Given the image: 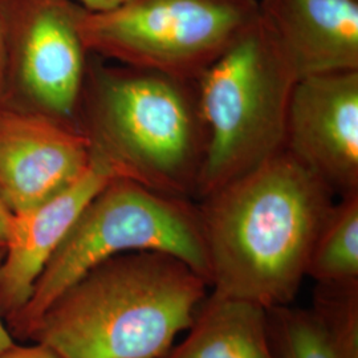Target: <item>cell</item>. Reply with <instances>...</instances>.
<instances>
[{"label":"cell","instance_id":"1","mask_svg":"<svg viewBox=\"0 0 358 358\" xmlns=\"http://www.w3.org/2000/svg\"><path fill=\"white\" fill-rule=\"evenodd\" d=\"M334 196L282 150L198 201L214 292L289 306Z\"/></svg>","mask_w":358,"mask_h":358},{"label":"cell","instance_id":"2","mask_svg":"<svg viewBox=\"0 0 358 358\" xmlns=\"http://www.w3.org/2000/svg\"><path fill=\"white\" fill-rule=\"evenodd\" d=\"M76 122L92 162L115 178L196 201L207 150L196 80L90 53Z\"/></svg>","mask_w":358,"mask_h":358},{"label":"cell","instance_id":"3","mask_svg":"<svg viewBox=\"0 0 358 358\" xmlns=\"http://www.w3.org/2000/svg\"><path fill=\"white\" fill-rule=\"evenodd\" d=\"M208 287L171 254L115 255L59 294L28 340L60 358H165L190 329Z\"/></svg>","mask_w":358,"mask_h":358},{"label":"cell","instance_id":"4","mask_svg":"<svg viewBox=\"0 0 358 358\" xmlns=\"http://www.w3.org/2000/svg\"><path fill=\"white\" fill-rule=\"evenodd\" d=\"M162 251L186 262L211 287L203 220L196 201L112 178L84 207L40 273L26 307L7 322L26 341L52 301L90 268L115 255Z\"/></svg>","mask_w":358,"mask_h":358},{"label":"cell","instance_id":"5","mask_svg":"<svg viewBox=\"0 0 358 358\" xmlns=\"http://www.w3.org/2000/svg\"><path fill=\"white\" fill-rule=\"evenodd\" d=\"M296 81L259 16L198 77L207 150L196 202L284 150Z\"/></svg>","mask_w":358,"mask_h":358},{"label":"cell","instance_id":"6","mask_svg":"<svg viewBox=\"0 0 358 358\" xmlns=\"http://www.w3.org/2000/svg\"><path fill=\"white\" fill-rule=\"evenodd\" d=\"M259 16L257 0H127L106 13L80 8L90 55L198 80Z\"/></svg>","mask_w":358,"mask_h":358},{"label":"cell","instance_id":"7","mask_svg":"<svg viewBox=\"0 0 358 358\" xmlns=\"http://www.w3.org/2000/svg\"><path fill=\"white\" fill-rule=\"evenodd\" d=\"M72 0H0L6 80L0 106L77 129L90 52Z\"/></svg>","mask_w":358,"mask_h":358},{"label":"cell","instance_id":"8","mask_svg":"<svg viewBox=\"0 0 358 358\" xmlns=\"http://www.w3.org/2000/svg\"><path fill=\"white\" fill-rule=\"evenodd\" d=\"M284 150L334 192H358V69L301 77L294 84Z\"/></svg>","mask_w":358,"mask_h":358},{"label":"cell","instance_id":"9","mask_svg":"<svg viewBox=\"0 0 358 358\" xmlns=\"http://www.w3.org/2000/svg\"><path fill=\"white\" fill-rule=\"evenodd\" d=\"M90 165L88 142L76 129L0 106V202L15 217L64 192Z\"/></svg>","mask_w":358,"mask_h":358},{"label":"cell","instance_id":"10","mask_svg":"<svg viewBox=\"0 0 358 358\" xmlns=\"http://www.w3.org/2000/svg\"><path fill=\"white\" fill-rule=\"evenodd\" d=\"M259 20L297 80L358 69V0H257Z\"/></svg>","mask_w":358,"mask_h":358},{"label":"cell","instance_id":"11","mask_svg":"<svg viewBox=\"0 0 358 358\" xmlns=\"http://www.w3.org/2000/svg\"><path fill=\"white\" fill-rule=\"evenodd\" d=\"M115 178L92 162L76 182L24 215H13L11 236L0 264V315L13 319L29 301L36 280L92 198Z\"/></svg>","mask_w":358,"mask_h":358},{"label":"cell","instance_id":"12","mask_svg":"<svg viewBox=\"0 0 358 358\" xmlns=\"http://www.w3.org/2000/svg\"><path fill=\"white\" fill-rule=\"evenodd\" d=\"M186 340L165 358H276L267 308L213 292L198 309Z\"/></svg>","mask_w":358,"mask_h":358},{"label":"cell","instance_id":"13","mask_svg":"<svg viewBox=\"0 0 358 358\" xmlns=\"http://www.w3.org/2000/svg\"><path fill=\"white\" fill-rule=\"evenodd\" d=\"M306 276L317 282H358V192L333 203L310 250Z\"/></svg>","mask_w":358,"mask_h":358},{"label":"cell","instance_id":"14","mask_svg":"<svg viewBox=\"0 0 358 358\" xmlns=\"http://www.w3.org/2000/svg\"><path fill=\"white\" fill-rule=\"evenodd\" d=\"M310 310L337 358H358V282H317Z\"/></svg>","mask_w":358,"mask_h":358},{"label":"cell","instance_id":"15","mask_svg":"<svg viewBox=\"0 0 358 358\" xmlns=\"http://www.w3.org/2000/svg\"><path fill=\"white\" fill-rule=\"evenodd\" d=\"M267 329L276 358H337L310 309L267 308Z\"/></svg>","mask_w":358,"mask_h":358},{"label":"cell","instance_id":"16","mask_svg":"<svg viewBox=\"0 0 358 358\" xmlns=\"http://www.w3.org/2000/svg\"><path fill=\"white\" fill-rule=\"evenodd\" d=\"M0 358H60L50 348L36 344L35 346H13Z\"/></svg>","mask_w":358,"mask_h":358},{"label":"cell","instance_id":"17","mask_svg":"<svg viewBox=\"0 0 358 358\" xmlns=\"http://www.w3.org/2000/svg\"><path fill=\"white\" fill-rule=\"evenodd\" d=\"M13 215L0 202V250H6L11 236Z\"/></svg>","mask_w":358,"mask_h":358},{"label":"cell","instance_id":"18","mask_svg":"<svg viewBox=\"0 0 358 358\" xmlns=\"http://www.w3.org/2000/svg\"><path fill=\"white\" fill-rule=\"evenodd\" d=\"M127 0H78V4L90 13H106L112 11Z\"/></svg>","mask_w":358,"mask_h":358},{"label":"cell","instance_id":"19","mask_svg":"<svg viewBox=\"0 0 358 358\" xmlns=\"http://www.w3.org/2000/svg\"><path fill=\"white\" fill-rule=\"evenodd\" d=\"M6 255V250H0V264ZM1 315H0V356H3L6 352H8L10 349H13V346H16L13 341V334L10 331L3 325L1 322Z\"/></svg>","mask_w":358,"mask_h":358},{"label":"cell","instance_id":"20","mask_svg":"<svg viewBox=\"0 0 358 358\" xmlns=\"http://www.w3.org/2000/svg\"><path fill=\"white\" fill-rule=\"evenodd\" d=\"M4 80H6V40H4V28L0 17V100L4 90Z\"/></svg>","mask_w":358,"mask_h":358}]
</instances>
